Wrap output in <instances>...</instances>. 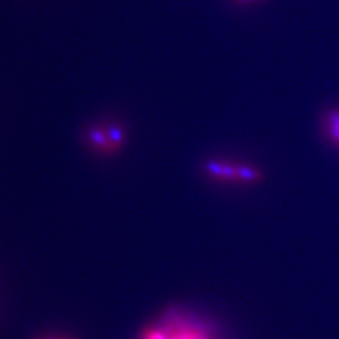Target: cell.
I'll return each mask as SVG.
<instances>
[{"label":"cell","instance_id":"6da1fadb","mask_svg":"<svg viewBox=\"0 0 339 339\" xmlns=\"http://www.w3.org/2000/svg\"><path fill=\"white\" fill-rule=\"evenodd\" d=\"M205 171L210 178L216 181L234 184H254L262 178L258 168L247 164L229 161H212L206 164Z\"/></svg>","mask_w":339,"mask_h":339},{"label":"cell","instance_id":"7a4b0ae2","mask_svg":"<svg viewBox=\"0 0 339 339\" xmlns=\"http://www.w3.org/2000/svg\"><path fill=\"white\" fill-rule=\"evenodd\" d=\"M92 144L102 152H114L124 144V134L117 126L95 128L90 134Z\"/></svg>","mask_w":339,"mask_h":339},{"label":"cell","instance_id":"3957f363","mask_svg":"<svg viewBox=\"0 0 339 339\" xmlns=\"http://www.w3.org/2000/svg\"><path fill=\"white\" fill-rule=\"evenodd\" d=\"M168 339H210L204 332L188 325H172L166 330Z\"/></svg>","mask_w":339,"mask_h":339},{"label":"cell","instance_id":"277c9868","mask_svg":"<svg viewBox=\"0 0 339 339\" xmlns=\"http://www.w3.org/2000/svg\"><path fill=\"white\" fill-rule=\"evenodd\" d=\"M141 339H168L166 330H146L142 334Z\"/></svg>","mask_w":339,"mask_h":339},{"label":"cell","instance_id":"5b68a950","mask_svg":"<svg viewBox=\"0 0 339 339\" xmlns=\"http://www.w3.org/2000/svg\"><path fill=\"white\" fill-rule=\"evenodd\" d=\"M234 2H237V4H249L264 2V0H234Z\"/></svg>","mask_w":339,"mask_h":339},{"label":"cell","instance_id":"8992f818","mask_svg":"<svg viewBox=\"0 0 339 339\" xmlns=\"http://www.w3.org/2000/svg\"><path fill=\"white\" fill-rule=\"evenodd\" d=\"M48 339H58V338H48Z\"/></svg>","mask_w":339,"mask_h":339}]
</instances>
